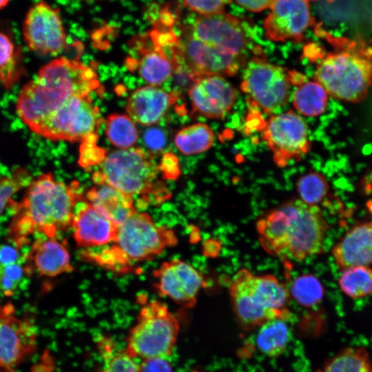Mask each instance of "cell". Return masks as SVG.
<instances>
[{"label":"cell","mask_w":372,"mask_h":372,"mask_svg":"<svg viewBox=\"0 0 372 372\" xmlns=\"http://www.w3.org/2000/svg\"><path fill=\"white\" fill-rule=\"evenodd\" d=\"M304 1H305L307 2H309V1H316V0H304Z\"/></svg>","instance_id":"cell-45"},{"label":"cell","mask_w":372,"mask_h":372,"mask_svg":"<svg viewBox=\"0 0 372 372\" xmlns=\"http://www.w3.org/2000/svg\"><path fill=\"white\" fill-rule=\"evenodd\" d=\"M13 313L12 306L7 305L0 315V369L6 372H13L36 346L33 324Z\"/></svg>","instance_id":"cell-16"},{"label":"cell","mask_w":372,"mask_h":372,"mask_svg":"<svg viewBox=\"0 0 372 372\" xmlns=\"http://www.w3.org/2000/svg\"><path fill=\"white\" fill-rule=\"evenodd\" d=\"M83 1H92V0H83Z\"/></svg>","instance_id":"cell-46"},{"label":"cell","mask_w":372,"mask_h":372,"mask_svg":"<svg viewBox=\"0 0 372 372\" xmlns=\"http://www.w3.org/2000/svg\"><path fill=\"white\" fill-rule=\"evenodd\" d=\"M177 242L172 229L157 225L150 215L137 211L118 226L112 243L130 262L152 260Z\"/></svg>","instance_id":"cell-10"},{"label":"cell","mask_w":372,"mask_h":372,"mask_svg":"<svg viewBox=\"0 0 372 372\" xmlns=\"http://www.w3.org/2000/svg\"><path fill=\"white\" fill-rule=\"evenodd\" d=\"M92 136L90 137V140ZM95 141L96 139L90 143V141L86 138L82 141L78 162L83 168H87L88 167L101 164L105 156V152L101 150V149L97 147L95 145Z\"/></svg>","instance_id":"cell-35"},{"label":"cell","mask_w":372,"mask_h":372,"mask_svg":"<svg viewBox=\"0 0 372 372\" xmlns=\"http://www.w3.org/2000/svg\"><path fill=\"white\" fill-rule=\"evenodd\" d=\"M14 45L11 39L0 32V70L11 67L14 62Z\"/></svg>","instance_id":"cell-39"},{"label":"cell","mask_w":372,"mask_h":372,"mask_svg":"<svg viewBox=\"0 0 372 372\" xmlns=\"http://www.w3.org/2000/svg\"><path fill=\"white\" fill-rule=\"evenodd\" d=\"M160 172L151 153L138 147L121 149L106 155L99 170L92 174L94 185L107 183L131 196L160 203L170 198L166 186L158 180Z\"/></svg>","instance_id":"cell-4"},{"label":"cell","mask_w":372,"mask_h":372,"mask_svg":"<svg viewBox=\"0 0 372 372\" xmlns=\"http://www.w3.org/2000/svg\"><path fill=\"white\" fill-rule=\"evenodd\" d=\"M99 87L92 69L60 56L42 66L35 78L23 85L21 95L27 112L41 124L69 98L89 95Z\"/></svg>","instance_id":"cell-3"},{"label":"cell","mask_w":372,"mask_h":372,"mask_svg":"<svg viewBox=\"0 0 372 372\" xmlns=\"http://www.w3.org/2000/svg\"><path fill=\"white\" fill-rule=\"evenodd\" d=\"M138 372H172V367L166 358H151L143 360Z\"/></svg>","instance_id":"cell-41"},{"label":"cell","mask_w":372,"mask_h":372,"mask_svg":"<svg viewBox=\"0 0 372 372\" xmlns=\"http://www.w3.org/2000/svg\"><path fill=\"white\" fill-rule=\"evenodd\" d=\"M189 96L193 112L212 119L225 118L237 99L233 85L225 77L216 75L194 80Z\"/></svg>","instance_id":"cell-19"},{"label":"cell","mask_w":372,"mask_h":372,"mask_svg":"<svg viewBox=\"0 0 372 372\" xmlns=\"http://www.w3.org/2000/svg\"><path fill=\"white\" fill-rule=\"evenodd\" d=\"M180 29V35L172 48L175 70L185 71L194 81L207 76H231L245 63V56L207 44Z\"/></svg>","instance_id":"cell-8"},{"label":"cell","mask_w":372,"mask_h":372,"mask_svg":"<svg viewBox=\"0 0 372 372\" xmlns=\"http://www.w3.org/2000/svg\"><path fill=\"white\" fill-rule=\"evenodd\" d=\"M314 78L329 96L361 102L372 84V48L349 42L325 55L316 67Z\"/></svg>","instance_id":"cell-5"},{"label":"cell","mask_w":372,"mask_h":372,"mask_svg":"<svg viewBox=\"0 0 372 372\" xmlns=\"http://www.w3.org/2000/svg\"><path fill=\"white\" fill-rule=\"evenodd\" d=\"M144 143L149 149L158 152L163 149L166 143L165 133L158 128H150L144 134Z\"/></svg>","instance_id":"cell-40"},{"label":"cell","mask_w":372,"mask_h":372,"mask_svg":"<svg viewBox=\"0 0 372 372\" xmlns=\"http://www.w3.org/2000/svg\"><path fill=\"white\" fill-rule=\"evenodd\" d=\"M181 28L207 44L245 56L249 41L245 29L236 17L225 11L209 15L198 14L192 23Z\"/></svg>","instance_id":"cell-14"},{"label":"cell","mask_w":372,"mask_h":372,"mask_svg":"<svg viewBox=\"0 0 372 372\" xmlns=\"http://www.w3.org/2000/svg\"><path fill=\"white\" fill-rule=\"evenodd\" d=\"M329 229L321 209L300 198L285 202L256 223L265 250L296 262L320 254Z\"/></svg>","instance_id":"cell-1"},{"label":"cell","mask_w":372,"mask_h":372,"mask_svg":"<svg viewBox=\"0 0 372 372\" xmlns=\"http://www.w3.org/2000/svg\"><path fill=\"white\" fill-rule=\"evenodd\" d=\"M158 168L163 179L175 180L181 173L177 157L170 152L163 155Z\"/></svg>","instance_id":"cell-38"},{"label":"cell","mask_w":372,"mask_h":372,"mask_svg":"<svg viewBox=\"0 0 372 372\" xmlns=\"http://www.w3.org/2000/svg\"><path fill=\"white\" fill-rule=\"evenodd\" d=\"M289 292L299 304L307 307L319 303L324 293L320 280L311 274L302 275L294 279Z\"/></svg>","instance_id":"cell-32"},{"label":"cell","mask_w":372,"mask_h":372,"mask_svg":"<svg viewBox=\"0 0 372 372\" xmlns=\"http://www.w3.org/2000/svg\"><path fill=\"white\" fill-rule=\"evenodd\" d=\"M329 189L325 176L316 172L304 174L297 182L299 198L311 205H318L322 202L329 194Z\"/></svg>","instance_id":"cell-33"},{"label":"cell","mask_w":372,"mask_h":372,"mask_svg":"<svg viewBox=\"0 0 372 372\" xmlns=\"http://www.w3.org/2000/svg\"><path fill=\"white\" fill-rule=\"evenodd\" d=\"M25 258L28 273L33 269L40 276L55 277L74 271L68 250L56 238L37 239Z\"/></svg>","instance_id":"cell-22"},{"label":"cell","mask_w":372,"mask_h":372,"mask_svg":"<svg viewBox=\"0 0 372 372\" xmlns=\"http://www.w3.org/2000/svg\"><path fill=\"white\" fill-rule=\"evenodd\" d=\"M291 338L286 320L274 318L260 326L256 338V346L262 354L276 358L285 351Z\"/></svg>","instance_id":"cell-26"},{"label":"cell","mask_w":372,"mask_h":372,"mask_svg":"<svg viewBox=\"0 0 372 372\" xmlns=\"http://www.w3.org/2000/svg\"><path fill=\"white\" fill-rule=\"evenodd\" d=\"M262 138L280 167L300 161L311 147L306 122L292 110L271 116L265 125Z\"/></svg>","instance_id":"cell-12"},{"label":"cell","mask_w":372,"mask_h":372,"mask_svg":"<svg viewBox=\"0 0 372 372\" xmlns=\"http://www.w3.org/2000/svg\"><path fill=\"white\" fill-rule=\"evenodd\" d=\"M183 6L198 15H209L224 11L229 0H180Z\"/></svg>","instance_id":"cell-36"},{"label":"cell","mask_w":372,"mask_h":372,"mask_svg":"<svg viewBox=\"0 0 372 372\" xmlns=\"http://www.w3.org/2000/svg\"><path fill=\"white\" fill-rule=\"evenodd\" d=\"M101 372H138V365L125 351L116 353Z\"/></svg>","instance_id":"cell-37"},{"label":"cell","mask_w":372,"mask_h":372,"mask_svg":"<svg viewBox=\"0 0 372 372\" xmlns=\"http://www.w3.org/2000/svg\"><path fill=\"white\" fill-rule=\"evenodd\" d=\"M85 198L118 226L137 211L132 196L107 183L94 185Z\"/></svg>","instance_id":"cell-24"},{"label":"cell","mask_w":372,"mask_h":372,"mask_svg":"<svg viewBox=\"0 0 372 372\" xmlns=\"http://www.w3.org/2000/svg\"><path fill=\"white\" fill-rule=\"evenodd\" d=\"M342 271L338 285L346 296L358 299L372 293V269L370 266H354Z\"/></svg>","instance_id":"cell-30"},{"label":"cell","mask_w":372,"mask_h":372,"mask_svg":"<svg viewBox=\"0 0 372 372\" xmlns=\"http://www.w3.org/2000/svg\"><path fill=\"white\" fill-rule=\"evenodd\" d=\"M106 135L109 141L121 149H127L134 145L138 138V133L132 118L125 114L114 113L106 120Z\"/></svg>","instance_id":"cell-31"},{"label":"cell","mask_w":372,"mask_h":372,"mask_svg":"<svg viewBox=\"0 0 372 372\" xmlns=\"http://www.w3.org/2000/svg\"><path fill=\"white\" fill-rule=\"evenodd\" d=\"M89 95L67 99L33 132L48 140L76 142L95 135L103 122Z\"/></svg>","instance_id":"cell-9"},{"label":"cell","mask_w":372,"mask_h":372,"mask_svg":"<svg viewBox=\"0 0 372 372\" xmlns=\"http://www.w3.org/2000/svg\"><path fill=\"white\" fill-rule=\"evenodd\" d=\"M77 182L66 184L51 173L33 178L16 207L9 227L10 242L18 247L34 234L56 238L71 225L73 211L82 196Z\"/></svg>","instance_id":"cell-2"},{"label":"cell","mask_w":372,"mask_h":372,"mask_svg":"<svg viewBox=\"0 0 372 372\" xmlns=\"http://www.w3.org/2000/svg\"><path fill=\"white\" fill-rule=\"evenodd\" d=\"M342 270L354 266L372 265V219L354 225L331 251Z\"/></svg>","instance_id":"cell-20"},{"label":"cell","mask_w":372,"mask_h":372,"mask_svg":"<svg viewBox=\"0 0 372 372\" xmlns=\"http://www.w3.org/2000/svg\"><path fill=\"white\" fill-rule=\"evenodd\" d=\"M177 99L176 94L167 93L154 85H146L131 94L126 110L134 122L151 125L157 123Z\"/></svg>","instance_id":"cell-23"},{"label":"cell","mask_w":372,"mask_h":372,"mask_svg":"<svg viewBox=\"0 0 372 372\" xmlns=\"http://www.w3.org/2000/svg\"><path fill=\"white\" fill-rule=\"evenodd\" d=\"M214 134L205 123H198L180 130L176 135L174 143L185 155H194L208 150L213 145Z\"/></svg>","instance_id":"cell-29"},{"label":"cell","mask_w":372,"mask_h":372,"mask_svg":"<svg viewBox=\"0 0 372 372\" xmlns=\"http://www.w3.org/2000/svg\"><path fill=\"white\" fill-rule=\"evenodd\" d=\"M70 227L76 245L83 249L114 242L118 229L114 222L83 196L75 205Z\"/></svg>","instance_id":"cell-18"},{"label":"cell","mask_w":372,"mask_h":372,"mask_svg":"<svg viewBox=\"0 0 372 372\" xmlns=\"http://www.w3.org/2000/svg\"><path fill=\"white\" fill-rule=\"evenodd\" d=\"M12 242L0 244V292L12 295L28 273L25 256Z\"/></svg>","instance_id":"cell-25"},{"label":"cell","mask_w":372,"mask_h":372,"mask_svg":"<svg viewBox=\"0 0 372 372\" xmlns=\"http://www.w3.org/2000/svg\"><path fill=\"white\" fill-rule=\"evenodd\" d=\"M290 84L289 71L258 54L246 64L240 88L251 106L272 113L287 103Z\"/></svg>","instance_id":"cell-11"},{"label":"cell","mask_w":372,"mask_h":372,"mask_svg":"<svg viewBox=\"0 0 372 372\" xmlns=\"http://www.w3.org/2000/svg\"><path fill=\"white\" fill-rule=\"evenodd\" d=\"M229 292L238 320L247 327L260 326L274 318L287 320L289 317V289L274 276H257L241 269L233 276Z\"/></svg>","instance_id":"cell-6"},{"label":"cell","mask_w":372,"mask_h":372,"mask_svg":"<svg viewBox=\"0 0 372 372\" xmlns=\"http://www.w3.org/2000/svg\"><path fill=\"white\" fill-rule=\"evenodd\" d=\"M6 307H7V305H6L4 307H1L0 306V315L5 311Z\"/></svg>","instance_id":"cell-44"},{"label":"cell","mask_w":372,"mask_h":372,"mask_svg":"<svg viewBox=\"0 0 372 372\" xmlns=\"http://www.w3.org/2000/svg\"><path fill=\"white\" fill-rule=\"evenodd\" d=\"M316 372H372V361L365 347H349Z\"/></svg>","instance_id":"cell-28"},{"label":"cell","mask_w":372,"mask_h":372,"mask_svg":"<svg viewBox=\"0 0 372 372\" xmlns=\"http://www.w3.org/2000/svg\"><path fill=\"white\" fill-rule=\"evenodd\" d=\"M263 23L266 38L274 42L300 41L312 23L308 2L273 0Z\"/></svg>","instance_id":"cell-17"},{"label":"cell","mask_w":372,"mask_h":372,"mask_svg":"<svg viewBox=\"0 0 372 372\" xmlns=\"http://www.w3.org/2000/svg\"><path fill=\"white\" fill-rule=\"evenodd\" d=\"M158 293L187 308L192 307L205 285L203 275L190 264L180 260L165 261L153 272Z\"/></svg>","instance_id":"cell-15"},{"label":"cell","mask_w":372,"mask_h":372,"mask_svg":"<svg viewBox=\"0 0 372 372\" xmlns=\"http://www.w3.org/2000/svg\"><path fill=\"white\" fill-rule=\"evenodd\" d=\"M132 43L141 58L138 62L140 76L150 85H157L167 81L175 70L174 63L165 50L148 33L138 36Z\"/></svg>","instance_id":"cell-21"},{"label":"cell","mask_w":372,"mask_h":372,"mask_svg":"<svg viewBox=\"0 0 372 372\" xmlns=\"http://www.w3.org/2000/svg\"><path fill=\"white\" fill-rule=\"evenodd\" d=\"M32 179L30 171L23 167L17 168L11 174L0 178V215L11 203L13 196L27 187Z\"/></svg>","instance_id":"cell-34"},{"label":"cell","mask_w":372,"mask_h":372,"mask_svg":"<svg viewBox=\"0 0 372 372\" xmlns=\"http://www.w3.org/2000/svg\"><path fill=\"white\" fill-rule=\"evenodd\" d=\"M22 32L27 47L41 55L56 54L67 47L59 10L45 1H39L29 9Z\"/></svg>","instance_id":"cell-13"},{"label":"cell","mask_w":372,"mask_h":372,"mask_svg":"<svg viewBox=\"0 0 372 372\" xmlns=\"http://www.w3.org/2000/svg\"><path fill=\"white\" fill-rule=\"evenodd\" d=\"M179 328L178 320L165 304L151 301L141 308L125 351L132 358H167L172 353Z\"/></svg>","instance_id":"cell-7"},{"label":"cell","mask_w":372,"mask_h":372,"mask_svg":"<svg viewBox=\"0 0 372 372\" xmlns=\"http://www.w3.org/2000/svg\"><path fill=\"white\" fill-rule=\"evenodd\" d=\"M325 89L316 81H306L296 86L293 94V105L306 116H317L322 114L327 105Z\"/></svg>","instance_id":"cell-27"},{"label":"cell","mask_w":372,"mask_h":372,"mask_svg":"<svg viewBox=\"0 0 372 372\" xmlns=\"http://www.w3.org/2000/svg\"><path fill=\"white\" fill-rule=\"evenodd\" d=\"M242 8L247 11L259 12L269 8L273 0H235Z\"/></svg>","instance_id":"cell-42"},{"label":"cell","mask_w":372,"mask_h":372,"mask_svg":"<svg viewBox=\"0 0 372 372\" xmlns=\"http://www.w3.org/2000/svg\"><path fill=\"white\" fill-rule=\"evenodd\" d=\"M9 1L10 0H0V9L5 8L9 3Z\"/></svg>","instance_id":"cell-43"}]
</instances>
